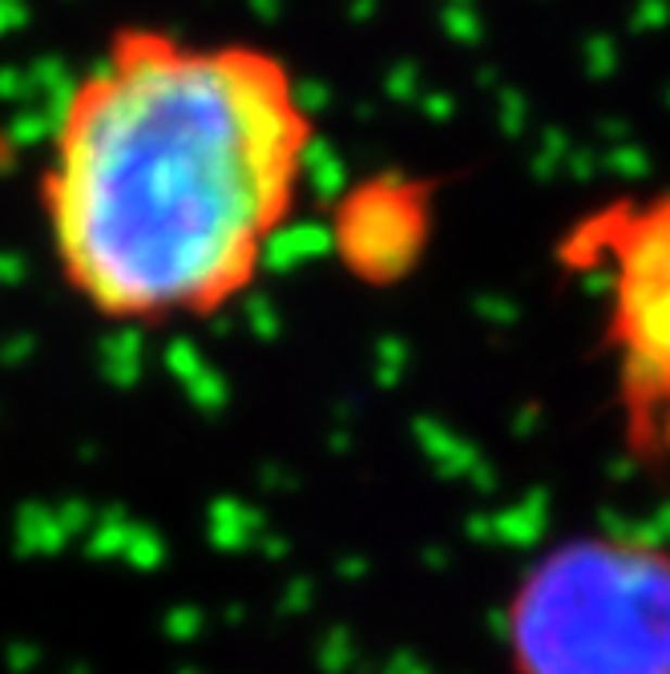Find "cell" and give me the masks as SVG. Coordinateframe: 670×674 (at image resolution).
<instances>
[{"instance_id":"obj_1","label":"cell","mask_w":670,"mask_h":674,"mask_svg":"<svg viewBox=\"0 0 670 674\" xmlns=\"http://www.w3.org/2000/svg\"><path fill=\"white\" fill-rule=\"evenodd\" d=\"M315 142L279 49L117 25L69 77L37 170L61 288L126 331L230 311L295 222Z\"/></svg>"},{"instance_id":"obj_2","label":"cell","mask_w":670,"mask_h":674,"mask_svg":"<svg viewBox=\"0 0 670 674\" xmlns=\"http://www.w3.org/2000/svg\"><path fill=\"white\" fill-rule=\"evenodd\" d=\"M517 674H670V554L642 537H573L509 606Z\"/></svg>"},{"instance_id":"obj_3","label":"cell","mask_w":670,"mask_h":674,"mask_svg":"<svg viewBox=\"0 0 670 674\" xmlns=\"http://www.w3.org/2000/svg\"><path fill=\"white\" fill-rule=\"evenodd\" d=\"M554 258L602 295V347L634 460L670 469V187L627 190L561 230Z\"/></svg>"},{"instance_id":"obj_4","label":"cell","mask_w":670,"mask_h":674,"mask_svg":"<svg viewBox=\"0 0 670 674\" xmlns=\"http://www.w3.org/2000/svg\"><path fill=\"white\" fill-rule=\"evenodd\" d=\"M441 187L413 170H371L336 194L328 246L340 271L368 291L413 283L437 243Z\"/></svg>"}]
</instances>
